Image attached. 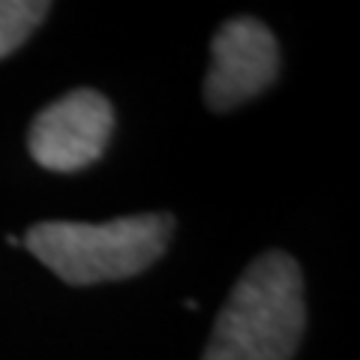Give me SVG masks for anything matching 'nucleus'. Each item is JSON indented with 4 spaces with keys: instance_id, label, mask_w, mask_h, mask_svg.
<instances>
[{
    "instance_id": "obj_1",
    "label": "nucleus",
    "mask_w": 360,
    "mask_h": 360,
    "mask_svg": "<svg viewBox=\"0 0 360 360\" xmlns=\"http://www.w3.org/2000/svg\"><path fill=\"white\" fill-rule=\"evenodd\" d=\"M307 324L303 274L288 252H264L243 270L217 315L201 360H291Z\"/></svg>"
},
{
    "instance_id": "obj_2",
    "label": "nucleus",
    "mask_w": 360,
    "mask_h": 360,
    "mask_svg": "<svg viewBox=\"0 0 360 360\" xmlns=\"http://www.w3.org/2000/svg\"><path fill=\"white\" fill-rule=\"evenodd\" d=\"M172 213H139L108 222H37L25 234L27 250L70 285L117 283L162 258L174 234Z\"/></svg>"
},
{
    "instance_id": "obj_3",
    "label": "nucleus",
    "mask_w": 360,
    "mask_h": 360,
    "mask_svg": "<svg viewBox=\"0 0 360 360\" xmlns=\"http://www.w3.org/2000/svg\"><path fill=\"white\" fill-rule=\"evenodd\" d=\"M115 129V108L99 90H72L42 108L30 123V156L49 172H82L105 153Z\"/></svg>"
},
{
    "instance_id": "obj_4",
    "label": "nucleus",
    "mask_w": 360,
    "mask_h": 360,
    "mask_svg": "<svg viewBox=\"0 0 360 360\" xmlns=\"http://www.w3.org/2000/svg\"><path fill=\"white\" fill-rule=\"evenodd\" d=\"M279 72V45L258 18L240 15L217 30L210 42V70L205 103L213 111H231L274 84Z\"/></svg>"
},
{
    "instance_id": "obj_5",
    "label": "nucleus",
    "mask_w": 360,
    "mask_h": 360,
    "mask_svg": "<svg viewBox=\"0 0 360 360\" xmlns=\"http://www.w3.org/2000/svg\"><path fill=\"white\" fill-rule=\"evenodd\" d=\"M49 4L37 0H0V58L13 54L18 45H25L27 37L37 30L45 15Z\"/></svg>"
}]
</instances>
